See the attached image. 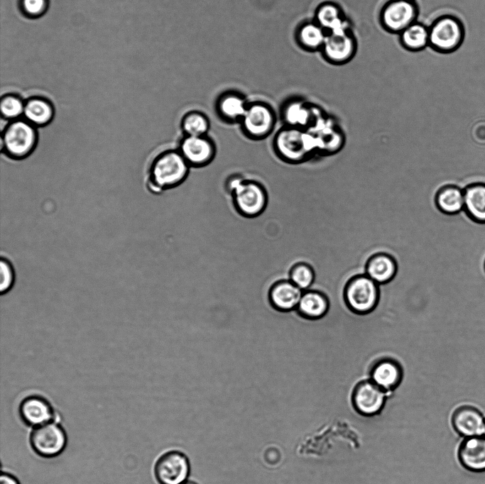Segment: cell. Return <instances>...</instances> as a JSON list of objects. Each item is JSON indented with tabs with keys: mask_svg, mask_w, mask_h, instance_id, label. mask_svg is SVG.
I'll list each match as a JSON object with an SVG mask.
<instances>
[{
	"mask_svg": "<svg viewBox=\"0 0 485 484\" xmlns=\"http://www.w3.org/2000/svg\"><path fill=\"white\" fill-rule=\"evenodd\" d=\"M190 169L177 148L163 150L149 163L146 187L158 194L175 188L186 180Z\"/></svg>",
	"mask_w": 485,
	"mask_h": 484,
	"instance_id": "6da1fadb",
	"label": "cell"
},
{
	"mask_svg": "<svg viewBox=\"0 0 485 484\" xmlns=\"http://www.w3.org/2000/svg\"><path fill=\"white\" fill-rule=\"evenodd\" d=\"M234 210L241 216L254 219L261 215L268 204V194L260 182L233 175L225 182Z\"/></svg>",
	"mask_w": 485,
	"mask_h": 484,
	"instance_id": "7a4b0ae2",
	"label": "cell"
},
{
	"mask_svg": "<svg viewBox=\"0 0 485 484\" xmlns=\"http://www.w3.org/2000/svg\"><path fill=\"white\" fill-rule=\"evenodd\" d=\"M271 145L277 158L288 164L303 162L313 148L312 137L305 129L285 125L274 133Z\"/></svg>",
	"mask_w": 485,
	"mask_h": 484,
	"instance_id": "3957f363",
	"label": "cell"
},
{
	"mask_svg": "<svg viewBox=\"0 0 485 484\" xmlns=\"http://www.w3.org/2000/svg\"><path fill=\"white\" fill-rule=\"evenodd\" d=\"M38 141L33 125L24 119L11 121L1 131V151L11 160H23L35 150Z\"/></svg>",
	"mask_w": 485,
	"mask_h": 484,
	"instance_id": "277c9868",
	"label": "cell"
},
{
	"mask_svg": "<svg viewBox=\"0 0 485 484\" xmlns=\"http://www.w3.org/2000/svg\"><path fill=\"white\" fill-rule=\"evenodd\" d=\"M277 123L276 113L263 102L248 104L238 125L243 136L249 140L259 141L273 132Z\"/></svg>",
	"mask_w": 485,
	"mask_h": 484,
	"instance_id": "5b68a950",
	"label": "cell"
},
{
	"mask_svg": "<svg viewBox=\"0 0 485 484\" xmlns=\"http://www.w3.org/2000/svg\"><path fill=\"white\" fill-rule=\"evenodd\" d=\"M344 295L346 304L352 312L369 314L378 304L379 285L366 274L356 275L347 284Z\"/></svg>",
	"mask_w": 485,
	"mask_h": 484,
	"instance_id": "8992f818",
	"label": "cell"
},
{
	"mask_svg": "<svg viewBox=\"0 0 485 484\" xmlns=\"http://www.w3.org/2000/svg\"><path fill=\"white\" fill-rule=\"evenodd\" d=\"M29 441L36 454L52 458L62 452L66 446L67 437L64 429L52 422L36 427L30 434Z\"/></svg>",
	"mask_w": 485,
	"mask_h": 484,
	"instance_id": "52a82bcc",
	"label": "cell"
},
{
	"mask_svg": "<svg viewBox=\"0 0 485 484\" xmlns=\"http://www.w3.org/2000/svg\"><path fill=\"white\" fill-rule=\"evenodd\" d=\"M177 148L191 168H202L209 165L217 155V145L209 136H182Z\"/></svg>",
	"mask_w": 485,
	"mask_h": 484,
	"instance_id": "ba28073f",
	"label": "cell"
},
{
	"mask_svg": "<svg viewBox=\"0 0 485 484\" xmlns=\"http://www.w3.org/2000/svg\"><path fill=\"white\" fill-rule=\"evenodd\" d=\"M464 38L462 23L452 16H445L435 22L429 33V40L437 50L449 53L456 50Z\"/></svg>",
	"mask_w": 485,
	"mask_h": 484,
	"instance_id": "9c48e42d",
	"label": "cell"
},
{
	"mask_svg": "<svg viewBox=\"0 0 485 484\" xmlns=\"http://www.w3.org/2000/svg\"><path fill=\"white\" fill-rule=\"evenodd\" d=\"M387 393L371 380L361 381L352 392L353 407L363 416H374L382 409Z\"/></svg>",
	"mask_w": 485,
	"mask_h": 484,
	"instance_id": "30bf717a",
	"label": "cell"
},
{
	"mask_svg": "<svg viewBox=\"0 0 485 484\" xmlns=\"http://www.w3.org/2000/svg\"><path fill=\"white\" fill-rule=\"evenodd\" d=\"M190 470L187 457L179 451H168L156 461L154 474L160 484H181Z\"/></svg>",
	"mask_w": 485,
	"mask_h": 484,
	"instance_id": "8fae6325",
	"label": "cell"
},
{
	"mask_svg": "<svg viewBox=\"0 0 485 484\" xmlns=\"http://www.w3.org/2000/svg\"><path fill=\"white\" fill-rule=\"evenodd\" d=\"M485 418L476 407L464 405L452 413L451 422L454 431L464 438L484 434Z\"/></svg>",
	"mask_w": 485,
	"mask_h": 484,
	"instance_id": "7c38bea8",
	"label": "cell"
},
{
	"mask_svg": "<svg viewBox=\"0 0 485 484\" xmlns=\"http://www.w3.org/2000/svg\"><path fill=\"white\" fill-rule=\"evenodd\" d=\"M458 460L463 468L474 473L485 471V436L466 437L460 443Z\"/></svg>",
	"mask_w": 485,
	"mask_h": 484,
	"instance_id": "4fadbf2b",
	"label": "cell"
},
{
	"mask_svg": "<svg viewBox=\"0 0 485 484\" xmlns=\"http://www.w3.org/2000/svg\"><path fill=\"white\" fill-rule=\"evenodd\" d=\"M19 414L24 423L32 427H38L57 419L50 404L39 396H30L22 400Z\"/></svg>",
	"mask_w": 485,
	"mask_h": 484,
	"instance_id": "5bb4252c",
	"label": "cell"
},
{
	"mask_svg": "<svg viewBox=\"0 0 485 484\" xmlns=\"http://www.w3.org/2000/svg\"><path fill=\"white\" fill-rule=\"evenodd\" d=\"M403 377V369L398 362L391 358H383L374 365L369 380L388 392L400 387Z\"/></svg>",
	"mask_w": 485,
	"mask_h": 484,
	"instance_id": "9a60e30c",
	"label": "cell"
},
{
	"mask_svg": "<svg viewBox=\"0 0 485 484\" xmlns=\"http://www.w3.org/2000/svg\"><path fill=\"white\" fill-rule=\"evenodd\" d=\"M415 9L407 0H398L389 4L383 11V21L393 31L404 30L414 19Z\"/></svg>",
	"mask_w": 485,
	"mask_h": 484,
	"instance_id": "2e32d148",
	"label": "cell"
},
{
	"mask_svg": "<svg viewBox=\"0 0 485 484\" xmlns=\"http://www.w3.org/2000/svg\"><path fill=\"white\" fill-rule=\"evenodd\" d=\"M397 273V263L391 255L378 253L370 258L366 267V275L378 285L393 280Z\"/></svg>",
	"mask_w": 485,
	"mask_h": 484,
	"instance_id": "e0dca14e",
	"label": "cell"
},
{
	"mask_svg": "<svg viewBox=\"0 0 485 484\" xmlns=\"http://www.w3.org/2000/svg\"><path fill=\"white\" fill-rule=\"evenodd\" d=\"M303 292L290 281H282L275 285L270 294L273 306L281 311H295Z\"/></svg>",
	"mask_w": 485,
	"mask_h": 484,
	"instance_id": "ac0fdd59",
	"label": "cell"
},
{
	"mask_svg": "<svg viewBox=\"0 0 485 484\" xmlns=\"http://www.w3.org/2000/svg\"><path fill=\"white\" fill-rule=\"evenodd\" d=\"M464 209L474 221L485 224V183L469 185L464 190Z\"/></svg>",
	"mask_w": 485,
	"mask_h": 484,
	"instance_id": "d6986e66",
	"label": "cell"
},
{
	"mask_svg": "<svg viewBox=\"0 0 485 484\" xmlns=\"http://www.w3.org/2000/svg\"><path fill=\"white\" fill-rule=\"evenodd\" d=\"M323 45L326 56L334 62L345 61L353 53V40L346 31L331 32L326 35Z\"/></svg>",
	"mask_w": 485,
	"mask_h": 484,
	"instance_id": "ffe728a7",
	"label": "cell"
},
{
	"mask_svg": "<svg viewBox=\"0 0 485 484\" xmlns=\"http://www.w3.org/2000/svg\"><path fill=\"white\" fill-rule=\"evenodd\" d=\"M248 104L237 94H227L217 102V115L227 124H238L245 113Z\"/></svg>",
	"mask_w": 485,
	"mask_h": 484,
	"instance_id": "44dd1931",
	"label": "cell"
},
{
	"mask_svg": "<svg viewBox=\"0 0 485 484\" xmlns=\"http://www.w3.org/2000/svg\"><path fill=\"white\" fill-rule=\"evenodd\" d=\"M328 309L329 302L322 293L308 290L303 292L296 309L304 318L318 319L327 314Z\"/></svg>",
	"mask_w": 485,
	"mask_h": 484,
	"instance_id": "7402d4cb",
	"label": "cell"
},
{
	"mask_svg": "<svg viewBox=\"0 0 485 484\" xmlns=\"http://www.w3.org/2000/svg\"><path fill=\"white\" fill-rule=\"evenodd\" d=\"M54 115L53 106L45 99L33 98L24 103L23 119L36 128L50 124Z\"/></svg>",
	"mask_w": 485,
	"mask_h": 484,
	"instance_id": "603a6c76",
	"label": "cell"
},
{
	"mask_svg": "<svg viewBox=\"0 0 485 484\" xmlns=\"http://www.w3.org/2000/svg\"><path fill=\"white\" fill-rule=\"evenodd\" d=\"M437 209L446 214H455L464 208V191L454 185L440 187L435 197Z\"/></svg>",
	"mask_w": 485,
	"mask_h": 484,
	"instance_id": "cb8c5ba5",
	"label": "cell"
},
{
	"mask_svg": "<svg viewBox=\"0 0 485 484\" xmlns=\"http://www.w3.org/2000/svg\"><path fill=\"white\" fill-rule=\"evenodd\" d=\"M180 128L182 136L209 135L211 121L205 113L198 110H191L186 112L180 119Z\"/></svg>",
	"mask_w": 485,
	"mask_h": 484,
	"instance_id": "d4e9b609",
	"label": "cell"
},
{
	"mask_svg": "<svg viewBox=\"0 0 485 484\" xmlns=\"http://www.w3.org/2000/svg\"><path fill=\"white\" fill-rule=\"evenodd\" d=\"M307 107L300 101H291L285 104L280 112L283 125L305 129L309 118Z\"/></svg>",
	"mask_w": 485,
	"mask_h": 484,
	"instance_id": "484cf974",
	"label": "cell"
},
{
	"mask_svg": "<svg viewBox=\"0 0 485 484\" xmlns=\"http://www.w3.org/2000/svg\"><path fill=\"white\" fill-rule=\"evenodd\" d=\"M317 17L320 24L331 32L346 31V23L339 17L337 8L332 4L321 6Z\"/></svg>",
	"mask_w": 485,
	"mask_h": 484,
	"instance_id": "4316f807",
	"label": "cell"
},
{
	"mask_svg": "<svg viewBox=\"0 0 485 484\" xmlns=\"http://www.w3.org/2000/svg\"><path fill=\"white\" fill-rule=\"evenodd\" d=\"M402 40L405 46L411 49H420L427 44L429 33L423 25H410L403 30Z\"/></svg>",
	"mask_w": 485,
	"mask_h": 484,
	"instance_id": "83f0119b",
	"label": "cell"
},
{
	"mask_svg": "<svg viewBox=\"0 0 485 484\" xmlns=\"http://www.w3.org/2000/svg\"><path fill=\"white\" fill-rule=\"evenodd\" d=\"M290 280L303 291H306L310 289L314 282L315 272L308 264L305 263H298L290 270Z\"/></svg>",
	"mask_w": 485,
	"mask_h": 484,
	"instance_id": "f1b7e54d",
	"label": "cell"
},
{
	"mask_svg": "<svg viewBox=\"0 0 485 484\" xmlns=\"http://www.w3.org/2000/svg\"><path fill=\"white\" fill-rule=\"evenodd\" d=\"M0 110L4 120H16L23 114L24 103L17 97L7 95L1 99Z\"/></svg>",
	"mask_w": 485,
	"mask_h": 484,
	"instance_id": "f546056e",
	"label": "cell"
},
{
	"mask_svg": "<svg viewBox=\"0 0 485 484\" xmlns=\"http://www.w3.org/2000/svg\"><path fill=\"white\" fill-rule=\"evenodd\" d=\"M325 37L321 27L312 23L303 26L300 33L302 43L311 48L323 45Z\"/></svg>",
	"mask_w": 485,
	"mask_h": 484,
	"instance_id": "4dcf8cb0",
	"label": "cell"
},
{
	"mask_svg": "<svg viewBox=\"0 0 485 484\" xmlns=\"http://www.w3.org/2000/svg\"><path fill=\"white\" fill-rule=\"evenodd\" d=\"M15 274L12 265L4 258L0 260V292L5 294L13 287Z\"/></svg>",
	"mask_w": 485,
	"mask_h": 484,
	"instance_id": "1f68e13d",
	"label": "cell"
},
{
	"mask_svg": "<svg viewBox=\"0 0 485 484\" xmlns=\"http://www.w3.org/2000/svg\"><path fill=\"white\" fill-rule=\"evenodd\" d=\"M24 9L30 14L40 13L45 7V0H23Z\"/></svg>",
	"mask_w": 485,
	"mask_h": 484,
	"instance_id": "d6a6232c",
	"label": "cell"
},
{
	"mask_svg": "<svg viewBox=\"0 0 485 484\" xmlns=\"http://www.w3.org/2000/svg\"><path fill=\"white\" fill-rule=\"evenodd\" d=\"M474 132H473V136L474 139L480 143H485V123H476L473 128Z\"/></svg>",
	"mask_w": 485,
	"mask_h": 484,
	"instance_id": "836d02e7",
	"label": "cell"
},
{
	"mask_svg": "<svg viewBox=\"0 0 485 484\" xmlns=\"http://www.w3.org/2000/svg\"><path fill=\"white\" fill-rule=\"evenodd\" d=\"M0 484H19V483L13 475L6 473H2L0 478Z\"/></svg>",
	"mask_w": 485,
	"mask_h": 484,
	"instance_id": "e575fe53",
	"label": "cell"
},
{
	"mask_svg": "<svg viewBox=\"0 0 485 484\" xmlns=\"http://www.w3.org/2000/svg\"><path fill=\"white\" fill-rule=\"evenodd\" d=\"M181 484H196V483H193V482H190V481H189V482L182 483H181Z\"/></svg>",
	"mask_w": 485,
	"mask_h": 484,
	"instance_id": "d590c367",
	"label": "cell"
},
{
	"mask_svg": "<svg viewBox=\"0 0 485 484\" xmlns=\"http://www.w3.org/2000/svg\"><path fill=\"white\" fill-rule=\"evenodd\" d=\"M484 434L485 436V422H484Z\"/></svg>",
	"mask_w": 485,
	"mask_h": 484,
	"instance_id": "8d00e7d4",
	"label": "cell"
},
{
	"mask_svg": "<svg viewBox=\"0 0 485 484\" xmlns=\"http://www.w3.org/2000/svg\"><path fill=\"white\" fill-rule=\"evenodd\" d=\"M484 271H485V260H484Z\"/></svg>",
	"mask_w": 485,
	"mask_h": 484,
	"instance_id": "74e56055",
	"label": "cell"
}]
</instances>
